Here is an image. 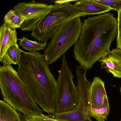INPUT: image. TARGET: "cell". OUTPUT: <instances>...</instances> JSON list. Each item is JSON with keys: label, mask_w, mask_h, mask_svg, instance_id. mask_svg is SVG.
<instances>
[{"label": "cell", "mask_w": 121, "mask_h": 121, "mask_svg": "<svg viewBox=\"0 0 121 121\" xmlns=\"http://www.w3.org/2000/svg\"><path fill=\"white\" fill-rule=\"evenodd\" d=\"M117 34V20L112 13H104L85 19L73 49L74 58L80 66L89 69L110 53L111 44Z\"/></svg>", "instance_id": "obj_1"}, {"label": "cell", "mask_w": 121, "mask_h": 121, "mask_svg": "<svg viewBox=\"0 0 121 121\" xmlns=\"http://www.w3.org/2000/svg\"><path fill=\"white\" fill-rule=\"evenodd\" d=\"M18 75L35 102L48 114L55 111L57 82L43 55L22 50Z\"/></svg>", "instance_id": "obj_2"}, {"label": "cell", "mask_w": 121, "mask_h": 121, "mask_svg": "<svg viewBox=\"0 0 121 121\" xmlns=\"http://www.w3.org/2000/svg\"><path fill=\"white\" fill-rule=\"evenodd\" d=\"M0 87L4 101L18 112L25 115L42 114L18 72L11 65H0Z\"/></svg>", "instance_id": "obj_3"}, {"label": "cell", "mask_w": 121, "mask_h": 121, "mask_svg": "<svg viewBox=\"0 0 121 121\" xmlns=\"http://www.w3.org/2000/svg\"><path fill=\"white\" fill-rule=\"evenodd\" d=\"M51 11L31 30V35L39 41L48 42L55 32L67 22L86 16L69 1L56 0Z\"/></svg>", "instance_id": "obj_4"}, {"label": "cell", "mask_w": 121, "mask_h": 121, "mask_svg": "<svg viewBox=\"0 0 121 121\" xmlns=\"http://www.w3.org/2000/svg\"><path fill=\"white\" fill-rule=\"evenodd\" d=\"M80 17L68 21L54 33L43 55L48 65L56 61L78 40L83 24Z\"/></svg>", "instance_id": "obj_5"}, {"label": "cell", "mask_w": 121, "mask_h": 121, "mask_svg": "<svg viewBox=\"0 0 121 121\" xmlns=\"http://www.w3.org/2000/svg\"><path fill=\"white\" fill-rule=\"evenodd\" d=\"M61 64L57 82L54 113L66 112L74 109L78 104L79 94L73 82V75L66 61L65 53L62 56Z\"/></svg>", "instance_id": "obj_6"}, {"label": "cell", "mask_w": 121, "mask_h": 121, "mask_svg": "<svg viewBox=\"0 0 121 121\" xmlns=\"http://www.w3.org/2000/svg\"><path fill=\"white\" fill-rule=\"evenodd\" d=\"M53 5L31 1L20 3L14 7L13 10L24 18L20 28L22 31H31L52 10Z\"/></svg>", "instance_id": "obj_7"}, {"label": "cell", "mask_w": 121, "mask_h": 121, "mask_svg": "<svg viewBox=\"0 0 121 121\" xmlns=\"http://www.w3.org/2000/svg\"><path fill=\"white\" fill-rule=\"evenodd\" d=\"M98 61L103 69L113 77L121 78V49L117 48L100 58Z\"/></svg>", "instance_id": "obj_8"}, {"label": "cell", "mask_w": 121, "mask_h": 121, "mask_svg": "<svg viewBox=\"0 0 121 121\" xmlns=\"http://www.w3.org/2000/svg\"><path fill=\"white\" fill-rule=\"evenodd\" d=\"M47 115L59 121H92L89 115L88 109L80 100L75 108L71 111Z\"/></svg>", "instance_id": "obj_9"}, {"label": "cell", "mask_w": 121, "mask_h": 121, "mask_svg": "<svg viewBox=\"0 0 121 121\" xmlns=\"http://www.w3.org/2000/svg\"><path fill=\"white\" fill-rule=\"evenodd\" d=\"M107 97L104 82L99 77H95L90 88V107L96 109L103 108Z\"/></svg>", "instance_id": "obj_10"}, {"label": "cell", "mask_w": 121, "mask_h": 121, "mask_svg": "<svg viewBox=\"0 0 121 121\" xmlns=\"http://www.w3.org/2000/svg\"><path fill=\"white\" fill-rule=\"evenodd\" d=\"M17 32L5 23L1 26L0 29V58L2 57L11 46L17 45Z\"/></svg>", "instance_id": "obj_11"}, {"label": "cell", "mask_w": 121, "mask_h": 121, "mask_svg": "<svg viewBox=\"0 0 121 121\" xmlns=\"http://www.w3.org/2000/svg\"><path fill=\"white\" fill-rule=\"evenodd\" d=\"M74 5L86 16L102 14L112 10L109 7L94 2L92 0H79Z\"/></svg>", "instance_id": "obj_12"}, {"label": "cell", "mask_w": 121, "mask_h": 121, "mask_svg": "<svg viewBox=\"0 0 121 121\" xmlns=\"http://www.w3.org/2000/svg\"><path fill=\"white\" fill-rule=\"evenodd\" d=\"M0 121H22L19 112L4 101H0Z\"/></svg>", "instance_id": "obj_13"}, {"label": "cell", "mask_w": 121, "mask_h": 121, "mask_svg": "<svg viewBox=\"0 0 121 121\" xmlns=\"http://www.w3.org/2000/svg\"><path fill=\"white\" fill-rule=\"evenodd\" d=\"M22 50L18 45H13L7 51L3 56L0 58V61L3 65L18 64L20 60Z\"/></svg>", "instance_id": "obj_14"}, {"label": "cell", "mask_w": 121, "mask_h": 121, "mask_svg": "<svg viewBox=\"0 0 121 121\" xmlns=\"http://www.w3.org/2000/svg\"><path fill=\"white\" fill-rule=\"evenodd\" d=\"M108 98L105 100L103 108L96 109L89 107L88 113L90 117H93L97 121H105L110 111Z\"/></svg>", "instance_id": "obj_15"}, {"label": "cell", "mask_w": 121, "mask_h": 121, "mask_svg": "<svg viewBox=\"0 0 121 121\" xmlns=\"http://www.w3.org/2000/svg\"><path fill=\"white\" fill-rule=\"evenodd\" d=\"M24 19V17L12 9L8 11L4 17V23L13 29L20 28Z\"/></svg>", "instance_id": "obj_16"}, {"label": "cell", "mask_w": 121, "mask_h": 121, "mask_svg": "<svg viewBox=\"0 0 121 121\" xmlns=\"http://www.w3.org/2000/svg\"><path fill=\"white\" fill-rule=\"evenodd\" d=\"M47 43L46 42L41 43L39 41H31L26 37H22V38L20 39L18 45L29 51H36L45 49Z\"/></svg>", "instance_id": "obj_17"}, {"label": "cell", "mask_w": 121, "mask_h": 121, "mask_svg": "<svg viewBox=\"0 0 121 121\" xmlns=\"http://www.w3.org/2000/svg\"><path fill=\"white\" fill-rule=\"evenodd\" d=\"M19 113L22 121H59L43 114L38 115H25L21 112Z\"/></svg>", "instance_id": "obj_18"}, {"label": "cell", "mask_w": 121, "mask_h": 121, "mask_svg": "<svg viewBox=\"0 0 121 121\" xmlns=\"http://www.w3.org/2000/svg\"><path fill=\"white\" fill-rule=\"evenodd\" d=\"M94 2L104 5L118 12L121 9V0H92Z\"/></svg>", "instance_id": "obj_19"}, {"label": "cell", "mask_w": 121, "mask_h": 121, "mask_svg": "<svg viewBox=\"0 0 121 121\" xmlns=\"http://www.w3.org/2000/svg\"><path fill=\"white\" fill-rule=\"evenodd\" d=\"M117 48L121 49V9L117 12Z\"/></svg>", "instance_id": "obj_20"}, {"label": "cell", "mask_w": 121, "mask_h": 121, "mask_svg": "<svg viewBox=\"0 0 121 121\" xmlns=\"http://www.w3.org/2000/svg\"><path fill=\"white\" fill-rule=\"evenodd\" d=\"M120 92L121 94V86L120 88Z\"/></svg>", "instance_id": "obj_21"}, {"label": "cell", "mask_w": 121, "mask_h": 121, "mask_svg": "<svg viewBox=\"0 0 121 121\" xmlns=\"http://www.w3.org/2000/svg\"></svg>", "instance_id": "obj_22"}]
</instances>
